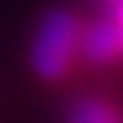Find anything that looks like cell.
Segmentation results:
<instances>
[{"instance_id": "obj_1", "label": "cell", "mask_w": 123, "mask_h": 123, "mask_svg": "<svg viewBox=\"0 0 123 123\" xmlns=\"http://www.w3.org/2000/svg\"><path fill=\"white\" fill-rule=\"evenodd\" d=\"M80 28L68 13H50L38 28L33 43V65L43 78L55 80L65 75L78 53Z\"/></svg>"}, {"instance_id": "obj_2", "label": "cell", "mask_w": 123, "mask_h": 123, "mask_svg": "<svg viewBox=\"0 0 123 123\" xmlns=\"http://www.w3.org/2000/svg\"><path fill=\"white\" fill-rule=\"evenodd\" d=\"M78 48L93 63H108V60H113L121 53V38H118V30H116V23L113 20L93 23L80 35Z\"/></svg>"}, {"instance_id": "obj_3", "label": "cell", "mask_w": 123, "mask_h": 123, "mask_svg": "<svg viewBox=\"0 0 123 123\" xmlns=\"http://www.w3.org/2000/svg\"><path fill=\"white\" fill-rule=\"evenodd\" d=\"M70 123H121L113 108H108L100 100H86L75 108Z\"/></svg>"}, {"instance_id": "obj_4", "label": "cell", "mask_w": 123, "mask_h": 123, "mask_svg": "<svg viewBox=\"0 0 123 123\" xmlns=\"http://www.w3.org/2000/svg\"><path fill=\"white\" fill-rule=\"evenodd\" d=\"M113 23H116V30H118V38H121V50H123V0L118 3V10H116Z\"/></svg>"}, {"instance_id": "obj_5", "label": "cell", "mask_w": 123, "mask_h": 123, "mask_svg": "<svg viewBox=\"0 0 123 123\" xmlns=\"http://www.w3.org/2000/svg\"><path fill=\"white\" fill-rule=\"evenodd\" d=\"M116 3H121V0H116Z\"/></svg>"}]
</instances>
